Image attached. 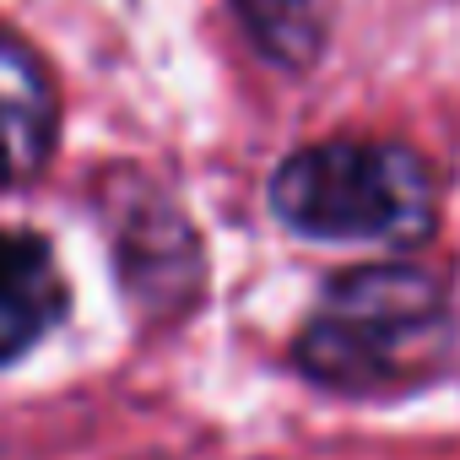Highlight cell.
<instances>
[{"instance_id":"1","label":"cell","mask_w":460,"mask_h":460,"mask_svg":"<svg viewBox=\"0 0 460 460\" xmlns=\"http://www.w3.org/2000/svg\"><path fill=\"white\" fill-rule=\"evenodd\" d=\"M455 341L449 282L411 261L341 271L298 331V374L341 395H385L444 368Z\"/></svg>"},{"instance_id":"2","label":"cell","mask_w":460,"mask_h":460,"mask_svg":"<svg viewBox=\"0 0 460 460\" xmlns=\"http://www.w3.org/2000/svg\"><path fill=\"white\" fill-rule=\"evenodd\" d=\"M271 211L314 244L411 250L438 227V173L406 141L331 136L271 173Z\"/></svg>"},{"instance_id":"3","label":"cell","mask_w":460,"mask_h":460,"mask_svg":"<svg viewBox=\"0 0 460 460\" xmlns=\"http://www.w3.org/2000/svg\"><path fill=\"white\" fill-rule=\"evenodd\" d=\"M114 255H119L125 288L152 309L179 304V293H195V282H200L195 227L179 217V206L163 200V190H125L119 195Z\"/></svg>"},{"instance_id":"4","label":"cell","mask_w":460,"mask_h":460,"mask_svg":"<svg viewBox=\"0 0 460 460\" xmlns=\"http://www.w3.org/2000/svg\"><path fill=\"white\" fill-rule=\"evenodd\" d=\"M60 146V87L33 44L0 28V190L49 168Z\"/></svg>"},{"instance_id":"5","label":"cell","mask_w":460,"mask_h":460,"mask_svg":"<svg viewBox=\"0 0 460 460\" xmlns=\"http://www.w3.org/2000/svg\"><path fill=\"white\" fill-rule=\"evenodd\" d=\"M71 309L55 244L33 227H0V368L28 358Z\"/></svg>"},{"instance_id":"6","label":"cell","mask_w":460,"mask_h":460,"mask_svg":"<svg viewBox=\"0 0 460 460\" xmlns=\"http://www.w3.org/2000/svg\"><path fill=\"white\" fill-rule=\"evenodd\" d=\"M227 6L277 71H309L331 39L336 0H227Z\"/></svg>"}]
</instances>
